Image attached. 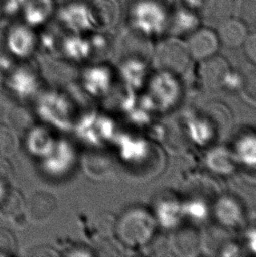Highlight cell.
Here are the masks:
<instances>
[{
  "label": "cell",
  "mask_w": 256,
  "mask_h": 257,
  "mask_svg": "<svg viewBox=\"0 0 256 257\" xmlns=\"http://www.w3.org/2000/svg\"><path fill=\"white\" fill-rule=\"evenodd\" d=\"M158 224L152 211L142 205L125 209L116 219L114 236L127 248L147 246L156 235Z\"/></svg>",
  "instance_id": "cell-1"
},
{
  "label": "cell",
  "mask_w": 256,
  "mask_h": 257,
  "mask_svg": "<svg viewBox=\"0 0 256 257\" xmlns=\"http://www.w3.org/2000/svg\"><path fill=\"white\" fill-rule=\"evenodd\" d=\"M169 0H135L128 12L133 30L144 38H158L168 32L170 14Z\"/></svg>",
  "instance_id": "cell-2"
},
{
  "label": "cell",
  "mask_w": 256,
  "mask_h": 257,
  "mask_svg": "<svg viewBox=\"0 0 256 257\" xmlns=\"http://www.w3.org/2000/svg\"><path fill=\"white\" fill-rule=\"evenodd\" d=\"M182 97L179 77L159 70L149 79L148 100L149 105L158 111H169L175 107Z\"/></svg>",
  "instance_id": "cell-3"
},
{
  "label": "cell",
  "mask_w": 256,
  "mask_h": 257,
  "mask_svg": "<svg viewBox=\"0 0 256 257\" xmlns=\"http://www.w3.org/2000/svg\"><path fill=\"white\" fill-rule=\"evenodd\" d=\"M160 70L180 77L191 68V56L186 44L178 39L170 38L161 42L154 54Z\"/></svg>",
  "instance_id": "cell-4"
},
{
  "label": "cell",
  "mask_w": 256,
  "mask_h": 257,
  "mask_svg": "<svg viewBox=\"0 0 256 257\" xmlns=\"http://www.w3.org/2000/svg\"><path fill=\"white\" fill-rule=\"evenodd\" d=\"M57 17L69 34L84 35L97 31L90 3L80 0L70 1L60 8Z\"/></svg>",
  "instance_id": "cell-5"
},
{
  "label": "cell",
  "mask_w": 256,
  "mask_h": 257,
  "mask_svg": "<svg viewBox=\"0 0 256 257\" xmlns=\"http://www.w3.org/2000/svg\"><path fill=\"white\" fill-rule=\"evenodd\" d=\"M78 155L67 140H57L52 151L42 159V171L52 178H63L76 168Z\"/></svg>",
  "instance_id": "cell-6"
},
{
  "label": "cell",
  "mask_w": 256,
  "mask_h": 257,
  "mask_svg": "<svg viewBox=\"0 0 256 257\" xmlns=\"http://www.w3.org/2000/svg\"><path fill=\"white\" fill-rule=\"evenodd\" d=\"M151 211L158 226L175 229L184 217V202L172 191H161L155 197Z\"/></svg>",
  "instance_id": "cell-7"
},
{
  "label": "cell",
  "mask_w": 256,
  "mask_h": 257,
  "mask_svg": "<svg viewBox=\"0 0 256 257\" xmlns=\"http://www.w3.org/2000/svg\"><path fill=\"white\" fill-rule=\"evenodd\" d=\"M38 38L33 28L27 24L11 27L6 35V47L12 56L18 59H28L35 52Z\"/></svg>",
  "instance_id": "cell-8"
},
{
  "label": "cell",
  "mask_w": 256,
  "mask_h": 257,
  "mask_svg": "<svg viewBox=\"0 0 256 257\" xmlns=\"http://www.w3.org/2000/svg\"><path fill=\"white\" fill-rule=\"evenodd\" d=\"M39 111L42 118L59 127H69L72 123V106L61 94L54 92L44 95L40 100Z\"/></svg>",
  "instance_id": "cell-9"
},
{
  "label": "cell",
  "mask_w": 256,
  "mask_h": 257,
  "mask_svg": "<svg viewBox=\"0 0 256 257\" xmlns=\"http://www.w3.org/2000/svg\"><path fill=\"white\" fill-rule=\"evenodd\" d=\"M212 213L218 225L225 229L238 228L246 218L244 205L232 195L219 197L213 205Z\"/></svg>",
  "instance_id": "cell-10"
},
{
  "label": "cell",
  "mask_w": 256,
  "mask_h": 257,
  "mask_svg": "<svg viewBox=\"0 0 256 257\" xmlns=\"http://www.w3.org/2000/svg\"><path fill=\"white\" fill-rule=\"evenodd\" d=\"M232 73V68L227 60L222 56L215 55L202 61L201 79L209 90H218L226 88Z\"/></svg>",
  "instance_id": "cell-11"
},
{
  "label": "cell",
  "mask_w": 256,
  "mask_h": 257,
  "mask_svg": "<svg viewBox=\"0 0 256 257\" xmlns=\"http://www.w3.org/2000/svg\"><path fill=\"white\" fill-rule=\"evenodd\" d=\"M217 33L209 28H198L192 32L186 43L192 59L203 60L217 55L219 49Z\"/></svg>",
  "instance_id": "cell-12"
},
{
  "label": "cell",
  "mask_w": 256,
  "mask_h": 257,
  "mask_svg": "<svg viewBox=\"0 0 256 257\" xmlns=\"http://www.w3.org/2000/svg\"><path fill=\"white\" fill-rule=\"evenodd\" d=\"M83 88L94 97H103L112 87L113 72L105 64H95L84 70L82 76Z\"/></svg>",
  "instance_id": "cell-13"
},
{
  "label": "cell",
  "mask_w": 256,
  "mask_h": 257,
  "mask_svg": "<svg viewBox=\"0 0 256 257\" xmlns=\"http://www.w3.org/2000/svg\"><path fill=\"white\" fill-rule=\"evenodd\" d=\"M170 239V250L178 256H194L200 252L203 239L196 228L177 226Z\"/></svg>",
  "instance_id": "cell-14"
},
{
  "label": "cell",
  "mask_w": 256,
  "mask_h": 257,
  "mask_svg": "<svg viewBox=\"0 0 256 257\" xmlns=\"http://www.w3.org/2000/svg\"><path fill=\"white\" fill-rule=\"evenodd\" d=\"M90 6L97 31H110L119 23L122 15L119 0H91Z\"/></svg>",
  "instance_id": "cell-15"
},
{
  "label": "cell",
  "mask_w": 256,
  "mask_h": 257,
  "mask_svg": "<svg viewBox=\"0 0 256 257\" xmlns=\"http://www.w3.org/2000/svg\"><path fill=\"white\" fill-rule=\"evenodd\" d=\"M38 75L30 67H18L7 78V85L18 97L29 98L37 93L40 88Z\"/></svg>",
  "instance_id": "cell-16"
},
{
  "label": "cell",
  "mask_w": 256,
  "mask_h": 257,
  "mask_svg": "<svg viewBox=\"0 0 256 257\" xmlns=\"http://www.w3.org/2000/svg\"><path fill=\"white\" fill-rule=\"evenodd\" d=\"M56 141L54 134L48 127L34 125L28 130L26 147L29 154L42 160L52 151Z\"/></svg>",
  "instance_id": "cell-17"
},
{
  "label": "cell",
  "mask_w": 256,
  "mask_h": 257,
  "mask_svg": "<svg viewBox=\"0 0 256 257\" xmlns=\"http://www.w3.org/2000/svg\"><path fill=\"white\" fill-rule=\"evenodd\" d=\"M56 208V198L47 191H36L27 200V216L35 222L49 219Z\"/></svg>",
  "instance_id": "cell-18"
},
{
  "label": "cell",
  "mask_w": 256,
  "mask_h": 257,
  "mask_svg": "<svg viewBox=\"0 0 256 257\" xmlns=\"http://www.w3.org/2000/svg\"><path fill=\"white\" fill-rule=\"evenodd\" d=\"M200 22V16L191 10V6L177 7L171 10L168 31L175 36L190 35L198 28Z\"/></svg>",
  "instance_id": "cell-19"
},
{
  "label": "cell",
  "mask_w": 256,
  "mask_h": 257,
  "mask_svg": "<svg viewBox=\"0 0 256 257\" xmlns=\"http://www.w3.org/2000/svg\"><path fill=\"white\" fill-rule=\"evenodd\" d=\"M219 42L229 49L241 47L248 36L246 25L235 18H229L218 26Z\"/></svg>",
  "instance_id": "cell-20"
},
{
  "label": "cell",
  "mask_w": 256,
  "mask_h": 257,
  "mask_svg": "<svg viewBox=\"0 0 256 257\" xmlns=\"http://www.w3.org/2000/svg\"><path fill=\"white\" fill-rule=\"evenodd\" d=\"M21 13L25 24L33 28L42 27L56 13V0H28Z\"/></svg>",
  "instance_id": "cell-21"
},
{
  "label": "cell",
  "mask_w": 256,
  "mask_h": 257,
  "mask_svg": "<svg viewBox=\"0 0 256 257\" xmlns=\"http://www.w3.org/2000/svg\"><path fill=\"white\" fill-rule=\"evenodd\" d=\"M205 164L212 173L219 176L232 175L239 165L232 150L222 146L214 147L208 152Z\"/></svg>",
  "instance_id": "cell-22"
},
{
  "label": "cell",
  "mask_w": 256,
  "mask_h": 257,
  "mask_svg": "<svg viewBox=\"0 0 256 257\" xmlns=\"http://www.w3.org/2000/svg\"><path fill=\"white\" fill-rule=\"evenodd\" d=\"M238 164L256 169V132L244 131L236 137L231 149Z\"/></svg>",
  "instance_id": "cell-23"
},
{
  "label": "cell",
  "mask_w": 256,
  "mask_h": 257,
  "mask_svg": "<svg viewBox=\"0 0 256 257\" xmlns=\"http://www.w3.org/2000/svg\"><path fill=\"white\" fill-rule=\"evenodd\" d=\"M119 72L128 86L138 89L147 81L149 73L147 61L142 56H130L122 62Z\"/></svg>",
  "instance_id": "cell-24"
},
{
  "label": "cell",
  "mask_w": 256,
  "mask_h": 257,
  "mask_svg": "<svg viewBox=\"0 0 256 257\" xmlns=\"http://www.w3.org/2000/svg\"><path fill=\"white\" fill-rule=\"evenodd\" d=\"M61 49L63 56L77 63L88 59L93 52L90 40L77 34H69L64 37Z\"/></svg>",
  "instance_id": "cell-25"
},
{
  "label": "cell",
  "mask_w": 256,
  "mask_h": 257,
  "mask_svg": "<svg viewBox=\"0 0 256 257\" xmlns=\"http://www.w3.org/2000/svg\"><path fill=\"white\" fill-rule=\"evenodd\" d=\"M233 0H204L200 18L209 26H217L232 17Z\"/></svg>",
  "instance_id": "cell-26"
},
{
  "label": "cell",
  "mask_w": 256,
  "mask_h": 257,
  "mask_svg": "<svg viewBox=\"0 0 256 257\" xmlns=\"http://www.w3.org/2000/svg\"><path fill=\"white\" fill-rule=\"evenodd\" d=\"M119 147L122 160L132 165H141L145 163V157H148L149 152L152 150V146L149 145L144 140L130 136L121 137Z\"/></svg>",
  "instance_id": "cell-27"
},
{
  "label": "cell",
  "mask_w": 256,
  "mask_h": 257,
  "mask_svg": "<svg viewBox=\"0 0 256 257\" xmlns=\"http://www.w3.org/2000/svg\"><path fill=\"white\" fill-rule=\"evenodd\" d=\"M0 216L4 219L18 221L27 216V200L21 191L11 189L0 203Z\"/></svg>",
  "instance_id": "cell-28"
},
{
  "label": "cell",
  "mask_w": 256,
  "mask_h": 257,
  "mask_svg": "<svg viewBox=\"0 0 256 257\" xmlns=\"http://www.w3.org/2000/svg\"><path fill=\"white\" fill-rule=\"evenodd\" d=\"M18 139L14 129L0 125V157H10L18 149Z\"/></svg>",
  "instance_id": "cell-29"
},
{
  "label": "cell",
  "mask_w": 256,
  "mask_h": 257,
  "mask_svg": "<svg viewBox=\"0 0 256 257\" xmlns=\"http://www.w3.org/2000/svg\"><path fill=\"white\" fill-rule=\"evenodd\" d=\"M17 240L10 230L0 228V256H11L16 254Z\"/></svg>",
  "instance_id": "cell-30"
},
{
  "label": "cell",
  "mask_w": 256,
  "mask_h": 257,
  "mask_svg": "<svg viewBox=\"0 0 256 257\" xmlns=\"http://www.w3.org/2000/svg\"><path fill=\"white\" fill-rule=\"evenodd\" d=\"M241 90L246 100L256 104V72L243 77Z\"/></svg>",
  "instance_id": "cell-31"
},
{
  "label": "cell",
  "mask_w": 256,
  "mask_h": 257,
  "mask_svg": "<svg viewBox=\"0 0 256 257\" xmlns=\"http://www.w3.org/2000/svg\"><path fill=\"white\" fill-rule=\"evenodd\" d=\"M28 0H2L1 11L8 16H14L21 13Z\"/></svg>",
  "instance_id": "cell-32"
},
{
  "label": "cell",
  "mask_w": 256,
  "mask_h": 257,
  "mask_svg": "<svg viewBox=\"0 0 256 257\" xmlns=\"http://www.w3.org/2000/svg\"><path fill=\"white\" fill-rule=\"evenodd\" d=\"M243 46L247 59L256 65V32L248 35Z\"/></svg>",
  "instance_id": "cell-33"
},
{
  "label": "cell",
  "mask_w": 256,
  "mask_h": 257,
  "mask_svg": "<svg viewBox=\"0 0 256 257\" xmlns=\"http://www.w3.org/2000/svg\"><path fill=\"white\" fill-rule=\"evenodd\" d=\"M30 255H47V256H50V255H61L59 253H57L54 248L50 247H39L36 248H34L32 250V253Z\"/></svg>",
  "instance_id": "cell-34"
},
{
  "label": "cell",
  "mask_w": 256,
  "mask_h": 257,
  "mask_svg": "<svg viewBox=\"0 0 256 257\" xmlns=\"http://www.w3.org/2000/svg\"><path fill=\"white\" fill-rule=\"evenodd\" d=\"M9 190L10 187L7 184V181L5 180L3 177H0V203L3 201L4 198H6Z\"/></svg>",
  "instance_id": "cell-35"
},
{
  "label": "cell",
  "mask_w": 256,
  "mask_h": 257,
  "mask_svg": "<svg viewBox=\"0 0 256 257\" xmlns=\"http://www.w3.org/2000/svg\"><path fill=\"white\" fill-rule=\"evenodd\" d=\"M1 6H2V0H0V13H2V11H1Z\"/></svg>",
  "instance_id": "cell-36"
}]
</instances>
